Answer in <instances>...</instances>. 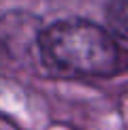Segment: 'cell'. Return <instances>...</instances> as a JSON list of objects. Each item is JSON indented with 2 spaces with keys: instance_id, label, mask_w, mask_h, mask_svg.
<instances>
[{
  "instance_id": "6da1fadb",
  "label": "cell",
  "mask_w": 128,
  "mask_h": 130,
  "mask_svg": "<svg viewBox=\"0 0 128 130\" xmlns=\"http://www.w3.org/2000/svg\"><path fill=\"white\" fill-rule=\"evenodd\" d=\"M36 45L45 66L66 77H113L128 68V53L92 21H56L39 34Z\"/></svg>"
},
{
  "instance_id": "7a4b0ae2",
  "label": "cell",
  "mask_w": 128,
  "mask_h": 130,
  "mask_svg": "<svg viewBox=\"0 0 128 130\" xmlns=\"http://www.w3.org/2000/svg\"><path fill=\"white\" fill-rule=\"evenodd\" d=\"M39 21L32 19L26 13H13L0 19V49H4L11 56L30 49L34 43H39V34L36 30Z\"/></svg>"
},
{
  "instance_id": "3957f363",
  "label": "cell",
  "mask_w": 128,
  "mask_h": 130,
  "mask_svg": "<svg viewBox=\"0 0 128 130\" xmlns=\"http://www.w3.org/2000/svg\"><path fill=\"white\" fill-rule=\"evenodd\" d=\"M105 17L111 32L128 41V0H107Z\"/></svg>"
}]
</instances>
